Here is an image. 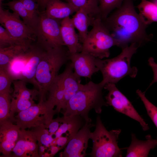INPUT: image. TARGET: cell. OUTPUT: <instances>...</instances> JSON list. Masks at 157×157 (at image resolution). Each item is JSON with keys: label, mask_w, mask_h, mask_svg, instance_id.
Wrapping results in <instances>:
<instances>
[{"label": "cell", "mask_w": 157, "mask_h": 157, "mask_svg": "<svg viewBox=\"0 0 157 157\" xmlns=\"http://www.w3.org/2000/svg\"><path fill=\"white\" fill-rule=\"evenodd\" d=\"M32 130L37 138L38 144H41L46 147L50 146V144L54 138L52 137L53 134H50L49 131L43 126L33 128Z\"/></svg>", "instance_id": "31"}, {"label": "cell", "mask_w": 157, "mask_h": 157, "mask_svg": "<svg viewBox=\"0 0 157 157\" xmlns=\"http://www.w3.org/2000/svg\"><path fill=\"white\" fill-rule=\"evenodd\" d=\"M9 93L0 94V123L15 122L10 113L11 95Z\"/></svg>", "instance_id": "28"}, {"label": "cell", "mask_w": 157, "mask_h": 157, "mask_svg": "<svg viewBox=\"0 0 157 157\" xmlns=\"http://www.w3.org/2000/svg\"><path fill=\"white\" fill-rule=\"evenodd\" d=\"M4 0H0V3H2V2Z\"/></svg>", "instance_id": "44"}, {"label": "cell", "mask_w": 157, "mask_h": 157, "mask_svg": "<svg viewBox=\"0 0 157 157\" xmlns=\"http://www.w3.org/2000/svg\"><path fill=\"white\" fill-rule=\"evenodd\" d=\"M62 20L49 17L44 11L41 12L33 28L35 43L45 51L64 46L61 33Z\"/></svg>", "instance_id": "9"}, {"label": "cell", "mask_w": 157, "mask_h": 157, "mask_svg": "<svg viewBox=\"0 0 157 157\" xmlns=\"http://www.w3.org/2000/svg\"><path fill=\"white\" fill-rule=\"evenodd\" d=\"M29 48L14 58L4 69L13 81L22 79L23 70L28 59Z\"/></svg>", "instance_id": "22"}, {"label": "cell", "mask_w": 157, "mask_h": 157, "mask_svg": "<svg viewBox=\"0 0 157 157\" xmlns=\"http://www.w3.org/2000/svg\"><path fill=\"white\" fill-rule=\"evenodd\" d=\"M36 0L39 5V8H41L42 10V12L44 11L47 4L50 0Z\"/></svg>", "instance_id": "38"}, {"label": "cell", "mask_w": 157, "mask_h": 157, "mask_svg": "<svg viewBox=\"0 0 157 157\" xmlns=\"http://www.w3.org/2000/svg\"><path fill=\"white\" fill-rule=\"evenodd\" d=\"M37 142L32 130L20 129L17 140L10 157H39Z\"/></svg>", "instance_id": "14"}, {"label": "cell", "mask_w": 157, "mask_h": 157, "mask_svg": "<svg viewBox=\"0 0 157 157\" xmlns=\"http://www.w3.org/2000/svg\"><path fill=\"white\" fill-rule=\"evenodd\" d=\"M39 154L40 157H44L45 148L41 144H38Z\"/></svg>", "instance_id": "40"}, {"label": "cell", "mask_w": 157, "mask_h": 157, "mask_svg": "<svg viewBox=\"0 0 157 157\" xmlns=\"http://www.w3.org/2000/svg\"><path fill=\"white\" fill-rule=\"evenodd\" d=\"M63 148L56 146H51L50 149L51 157L53 156Z\"/></svg>", "instance_id": "39"}, {"label": "cell", "mask_w": 157, "mask_h": 157, "mask_svg": "<svg viewBox=\"0 0 157 157\" xmlns=\"http://www.w3.org/2000/svg\"><path fill=\"white\" fill-rule=\"evenodd\" d=\"M70 140L67 135L65 136H62L57 138V145L63 148L66 147Z\"/></svg>", "instance_id": "37"}, {"label": "cell", "mask_w": 157, "mask_h": 157, "mask_svg": "<svg viewBox=\"0 0 157 157\" xmlns=\"http://www.w3.org/2000/svg\"><path fill=\"white\" fill-rule=\"evenodd\" d=\"M108 92L105 97L109 106L116 111L138 122L144 131L149 130L148 124L138 113L127 98L116 87L115 84L107 83L104 87Z\"/></svg>", "instance_id": "11"}, {"label": "cell", "mask_w": 157, "mask_h": 157, "mask_svg": "<svg viewBox=\"0 0 157 157\" xmlns=\"http://www.w3.org/2000/svg\"><path fill=\"white\" fill-rule=\"evenodd\" d=\"M79 9L70 3L62 0H50L44 12L49 17L62 20L69 17Z\"/></svg>", "instance_id": "20"}, {"label": "cell", "mask_w": 157, "mask_h": 157, "mask_svg": "<svg viewBox=\"0 0 157 157\" xmlns=\"http://www.w3.org/2000/svg\"><path fill=\"white\" fill-rule=\"evenodd\" d=\"M92 28L82 43L81 51L89 53L100 59L108 58L112 47H119V43L112 35L100 18L93 19Z\"/></svg>", "instance_id": "6"}, {"label": "cell", "mask_w": 157, "mask_h": 157, "mask_svg": "<svg viewBox=\"0 0 157 157\" xmlns=\"http://www.w3.org/2000/svg\"><path fill=\"white\" fill-rule=\"evenodd\" d=\"M29 47L19 45L0 47V67L5 69L14 58Z\"/></svg>", "instance_id": "26"}, {"label": "cell", "mask_w": 157, "mask_h": 157, "mask_svg": "<svg viewBox=\"0 0 157 157\" xmlns=\"http://www.w3.org/2000/svg\"><path fill=\"white\" fill-rule=\"evenodd\" d=\"M136 7L142 20L147 26L157 22V6L151 1L141 0Z\"/></svg>", "instance_id": "24"}, {"label": "cell", "mask_w": 157, "mask_h": 157, "mask_svg": "<svg viewBox=\"0 0 157 157\" xmlns=\"http://www.w3.org/2000/svg\"><path fill=\"white\" fill-rule=\"evenodd\" d=\"M61 117L58 116L55 119H53L49 126V131L50 134H55L61 124Z\"/></svg>", "instance_id": "35"}, {"label": "cell", "mask_w": 157, "mask_h": 157, "mask_svg": "<svg viewBox=\"0 0 157 157\" xmlns=\"http://www.w3.org/2000/svg\"><path fill=\"white\" fill-rule=\"evenodd\" d=\"M57 139V138H54V139L52 141V142L50 144V146L51 147L53 146H56Z\"/></svg>", "instance_id": "41"}, {"label": "cell", "mask_w": 157, "mask_h": 157, "mask_svg": "<svg viewBox=\"0 0 157 157\" xmlns=\"http://www.w3.org/2000/svg\"><path fill=\"white\" fill-rule=\"evenodd\" d=\"M20 0L36 24L41 13L39 10V5L37 0Z\"/></svg>", "instance_id": "32"}, {"label": "cell", "mask_w": 157, "mask_h": 157, "mask_svg": "<svg viewBox=\"0 0 157 157\" xmlns=\"http://www.w3.org/2000/svg\"><path fill=\"white\" fill-rule=\"evenodd\" d=\"M61 117L62 123L55 134V138H59L63 134L66 133V135L70 140L85 122V119L79 115L63 116Z\"/></svg>", "instance_id": "21"}, {"label": "cell", "mask_w": 157, "mask_h": 157, "mask_svg": "<svg viewBox=\"0 0 157 157\" xmlns=\"http://www.w3.org/2000/svg\"><path fill=\"white\" fill-rule=\"evenodd\" d=\"M69 17L62 19L61 23V33L62 39L70 53L81 52L82 45L78 34Z\"/></svg>", "instance_id": "18"}, {"label": "cell", "mask_w": 157, "mask_h": 157, "mask_svg": "<svg viewBox=\"0 0 157 157\" xmlns=\"http://www.w3.org/2000/svg\"><path fill=\"white\" fill-rule=\"evenodd\" d=\"M44 157H51L50 154H49L48 153H45L44 154Z\"/></svg>", "instance_id": "42"}, {"label": "cell", "mask_w": 157, "mask_h": 157, "mask_svg": "<svg viewBox=\"0 0 157 157\" xmlns=\"http://www.w3.org/2000/svg\"><path fill=\"white\" fill-rule=\"evenodd\" d=\"M55 106L47 99L18 113L15 122L20 129L43 126L48 128L55 114L58 112L53 109Z\"/></svg>", "instance_id": "8"}, {"label": "cell", "mask_w": 157, "mask_h": 157, "mask_svg": "<svg viewBox=\"0 0 157 157\" xmlns=\"http://www.w3.org/2000/svg\"><path fill=\"white\" fill-rule=\"evenodd\" d=\"M131 136V143L126 149V157H148L150 150L157 146V139H153L149 135L146 136L145 140L138 139L133 133Z\"/></svg>", "instance_id": "19"}, {"label": "cell", "mask_w": 157, "mask_h": 157, "mask_svg": "<svg viewBox=\"0 0 157 157\" xmlns=\"http://www.w3.org/2000/svg\"><path fill=\"white\" fill-rule=\"evenodd\" d=\"M106 84L102 81L99 83L90 81L85 84H81L62 111L63 116L79 115L87 121L91 120L88 116L91 110L101 114L102 107L108 106L103 97L102 90Z\"/></svg>", "instance_id": "2"}, {"label": "cell", "mask_w": 157, "mask_h": 157, "mask_svg": "<svg viewBox=\"0 0 157 157\" xmlns=\"http://www.w3.org/2000/svg\"><path fill=\"white\" fill-rule=\"evenodd\" d=\"M71 18L73 24L78 31L79 41L81 44L85 39L88 32V28L91 25L94 18L91 17L83 9H80Z\"/></svg>", "instance_id": "23"}, {"label": "cell", "mask_w": 157, "mask_h": 157, "mask_svg": "<svg viewBox=\"0 0 157 157\" xmlns=\"http://www.w3.org/2000/svg\"><path fill=\"white\" fill-rule=\"evenodd\" d=\"M124 0H100V17L102 20L105 19L111 12L119 8Z\"/></svg>", "instance_id": "29"}, {"label": "cell", "mask_w": 157, "mask_h": 157, "mask_svg": "<svg viewBox=\"0 0 157 157\" xmlns=\"http://www.w3.org/2000/svg\"><path fill=\"white\" fill-rule=\"evenodd\" d=\"M69 58L74 73L80 78L91 79L93 74L99 71L96 66V58L89 53L83 51L69 53Z\"/></svg>", "instance_id": "15"}, {"label": "cell", "mask_w": 157, "mask_h": 157, "mask_svg": "<svg viewBox=\"0 0 157 157\" xmlns=\"http://www.w3.org/2000/svg\"><path fill=\"white\" fill-rule=\"evenodd\" d=\"M0 4V23L13 38L22 46L29 47L36 40L33 29L22 20L16 13L3 9Z\"/></svg>", "instance_id": "10"}, {"label": "cell", "mask_w": 157, "mask_h": 157, "mask_svg": "<svg viewBox=\"0 0 157 157\" xmlns=\"http://www.w3.org/2000/svg\"><path fill=\"white\" fill-rule=\"evenodd\" d=\"M4 5L8 6L13 12L17 13L26 24L33 29L36 23L20 0H13L4 3Z\"/></svg>", "instance_id": "27"}, {"label": "cell", "mask_w": 157, "mask_h": 157, "mask_svg": "<svg viewBox=\"0 0 157 157\" xmlns=\"http://www.w3.org/2000/svg\"><path fill=\"white\" fill-rule=\"evenodd\" d=\"M95 124L92 120L85 121L84 125L69 141L64 151L59 154L60 157H84L87 155L86 150L90 139L91 128Z\"/></svg>", "instance_id": "13"}, {"label": "cell", "mask_w": 157, "mask_h": 157, "mask_svg": "<svg viewBox=\"0 0 157 157\" xmlns=\"http://www.w3.org/2000/svg\"><path fill=\"white\" fill-rule=\"evenodd\" d=\"M135 0H124L121 6L102 20L122 49L135 43L139 47L151 41L153 35L146 32V25L137 13Z\"/></svg>", "instance_id": "1"}, {"label": "cell", "mask_w": 157, "mask_h": 157, "mask_svg": "<svg viewBox=\"0 0 157 157\" xmlns=\"http://www.w3.org/2000/svg\"><path fill=\"white\" fill-rule=\"evenodd\" d=\"M23 80L14 81V90L11 96L10 113L15 119L14 114L25 110L35 105L34 100L38 95V90L36 88L30 89Z\"/></svg>", "instance_id": "12"}, {"label": "cell", "mask_w": 157, "mask_h": 157, "mask_svg": "<svg viewBox=\"0 0 157 157\" xmlns=\"http://www.w3.org/2000/svg\"><path fill=\"white\" fill-rule=\"evenodd\" d=\"M69 53L64 46L46 51L36 71L35 79L38 85L39 102L46 100L49 88L62 66L69 60Z\"/></svg>", "instance_id": "3"}, {"label": "cell", "mask_w": 157, "mask_h": 157, "mask_svg": "<svg viewBox=\"0 0 157 157\" xmlns=\"http://www.w3.org/2000/svg\"><path fill=\"white\" fill-rule=\"evenodd\" d=\"M20 129L11 122L0 123V151L3 156H11L18 139Z\"/></svg>", "instance_id": "17"}, {"label": "cell", "mask_w": 157, "mask_h": 157, "mask_svg": "<svg viewBox=\"0 0 157 157\" xmlns=\"http://www.w3.org/2000/svg\"><path fill=\"white\" fill-rule=\"evenodd\" d=\"M94 131L91 132L90 139L92 142L91 157H121L122 152L118 145L121 132L120 129L108 131L97 115Z\"/></svg>", "instance_id": "7"}, {"label": "cell", "mask_w": 157, "mask_h": 157, "mask_svg": "<svg viewBox=\"0 0 157 157\" xmlns=\"http://www.w3.org/2000/svg\"><path fill=\"white\" fill-rule=\"evenodd\" d=\"M148 64L151 68L153 73V78L149 85V87L155 83L157 82V63L154 61V58L150 57L148 60Z\"/></svg>", "instance_id": "36"}, {"label": "cell", "mask_w": 157, "mask_h": 157, "mask_svg": "<svg viewBox=\"0 0 157 157\" xmlns=\"http://www.w3.org/2000/svg\"><path fill=\"white\" fill-rule=\"evenodd\" d=\"M151 1L154 3L157 6V0H151Z\"/></svg>", "instance_id": "43"}, {"label": "cell", "mask_w": 157, "mask_h": 157, "mask_svg": "<svg viewBox=\"0 0 157 157\" xmlns=\"http://www.w3.org/2000/svg\"><path fill=\"white\" fill-rule=\"evenodd\" d=\"M78 9L85 11L91 17H100V0H64Z\"/></svg>", "instance_id": "25"}, {"label": "cell", "mask_w": 157, "mask_h": 157, "mask_svg": "<svg viewBox=\"0 0 157 157\" xmlns=\"http://www.w3.org/2000/svg\"><path fill=\"white\" fill-rule=\"evenodd\" d=\"M139 47L135 44H132L122 49L120 53L115 57L105 60L96 58V66L102 74V81L106 84H115L127 76L135 78L138 69L131 66V61Z\"/></svg>", "instance_id": "4"}, {"label": "cell", "mask_w": 157, "mask_h": 157, "mask_svg": "<svg viewBox=\"0 0 157 157\" xmlns=\"http://www.w3.org/2000/svg\"><path fill=\"white\" fill-rule=\"evenodd\" d=\"M28 61L23 69L21 80L33 84L38 90V85L35 79V74L38 64L45 53V51L36 43L32 44L29 48Z\"/></svg>", "instance_id": "16"}, {"label": "cell", "mask_w": 157, "mask_h": 157, "mask_svg": "<svg viewBox=\"0 0 157 157\" xmlns=\"http://www.w3.org/2000/svg\"><path fill=\"white\" fill-rule=\"evenodd\" d=\"M136 92L143 103L149 116L157 129V107L147 98L144 92L138 89Z\"/></svg>", "instance_id": "30"}, {"label": "cell", "mask_w": 157, "mask_h": 157, "mask_svg": "<svg viewBox=\"0 0 157 157\" xmlns=\"http://www.w3.org/2000/svg\"><path fill=\"white\" fill-rule=\"evenodd\" d=\"M81 81V78L74 73L70 61L63 72L55 78L49 88L47 99L56 106L58 113L65 110L68 101L79 88Z\"/></svg>", "instance_id": "5"}, {"label": "cell", "mask_w": 157, "mask_h": 157, "mask_svg": "<svg viewBox=\"0 0 157 157\" xmlns=\"http://www.w3.org/2000/svg\"><path fill=\"white\" fill-rule=\"evenodd\" d=\"M13 81L3 68L0 67V94L10 92V87Z\"/></svg>", "instance_id": "33"}, {"label": "cell", "mask_w": 157, "mask_h": 157, "mask_svg": "<svg viewBox=\"0 0 157 157\" xmlns=\"http://www.w3.org/2000/svg\"><path fill=\"white\" fill-rule=\"evenodd\" d=\"M13 45H20L13 38L6 29L0 25V48Z\"/></svg>", "instance_id": "34"}]
</instances>
